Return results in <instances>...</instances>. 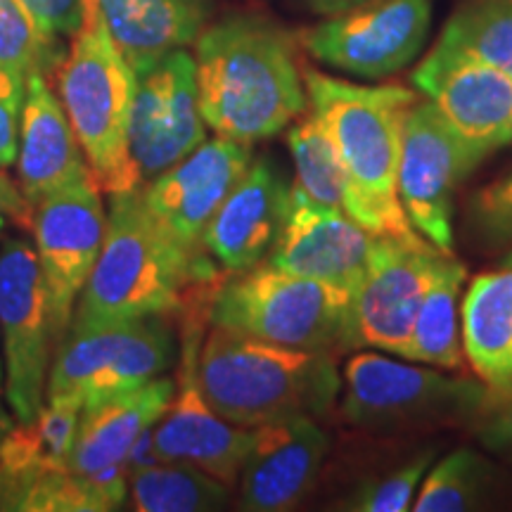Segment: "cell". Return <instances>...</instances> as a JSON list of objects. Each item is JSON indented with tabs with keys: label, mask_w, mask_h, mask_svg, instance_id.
Wrapping results in <instances>:
<instances>
[{
	"label": "cell",
	"mask_w": 512,
	"mask_h": 512,
	"mask_svg": "<svg viewBox=\"0 0 512 512\" xmlns=\"http://www.w3.org/2000/svg\"><path fill=\"white\" fill-rule=\"evenodd\" d=\"M197 98L214 136L254 145L306 112L294 41L264 17H228L195 41Z\"/></svg>",
	"instance_id": "1"
},
{
	"label": "cell",
	"mask_w": 512,
	"mask_h": 512,
	"mask_svg": "<svg viewBox=\"0 0 512 512\" xmlns=\"http://www.w3.org/2000/svg\"><path fill=\"white\" fill-rule=\"evenodd\" d=\"M304 83L306 112L328 136L354 190V221L380 238L420 240L399 197L403 124L418 95L403 86H361L316 69H306Z\"/></svg>",
	"instance_id": "2"
},
{
	"label": "cell",
	"mask_w": 512,
	"mask_h": 512,
	"mask_svg": "<svg viewBox=\"0 0 512 512\" xmlns=\"http://www.w3.org/2000/svg\"><path fill=\"white\" fill-rule=\"evenodd\" d=\"M100 256L74 306L69 330H93L181 309L185 294L214 273L209 259H192L147 211L140 185L114 192Z\"/></svg>",
	"instance_id": "3"
},
{
	"label": "cell",
	"mask_w": 512,
	"mask_h": 512,
	"mask_svg": "<svg viewBox=\"0 0 512 512\" xmlns=\"http://www.w3.org/2000/svg\"><path fill=\"white\" fill-rule=\"evenodd\" d=\"M197 384L223 418L240 427L328 415L342 392L335 354L292 349L211 325L197 349Z\"/></svg>",
	"instance_id": "4"
},
{
	"label": "cell",
	"mask_w": 512,
	"mask_h": 512,
	"mask_svg": "<svg viewBox=\"0 0 512 512\" xmlns=\"http://www.w3.org/2000/svg\"><path fill=\"white\" fill-rule=\"evenodd\" d=\"M57 93L102 192L138 188L128 155L136 72L107 31L98 0H88L83 27L55 72Z\"/></svg>",
	"instance_id": "5"
},
{
	"label": "cell",
	"mask_w": 512,
	"mask_h": 512,
	"mask_svg": "<svg viewBox=\"0 0 512 512\" xmlns=\"http://www.w3.org/2000/svg\"><path fill=\"white\" fill-rule=\"evenodd\" d=\"M354 294L264 264L233 273L209 299V323L306 351H354Z\"/></svg>",
	"instance_id": "6"
},
{
	"label": "cell",
	"mask_w": 512,
	"mask_h": 512,
	"mask_svg": "<svg viewBox=\"0 0 512 512\" xmlns=\"http://www.w3.org/2000/svg\"><path fill=\"white\" fill-rule=\"evenodd\" d=\"M342 415L358 430L389 434L420 427L475 425L489 384L432 370L422 363L358 351L342 373Z\"/></svg>",
	"instance_id": "7"
},
{
	"label": "cell",
	"mask_w": 512,
	"mask_h": 512,
	"mask_svg": "<svg viewBox=\"0 0 512 512\" xmlns=\"http://www.w3.org/2000/svg\"><path fill=\"white\" fill-rule=\"evenodd\" d=\"M176 354L174 330L164 316L69 330L53 354L46 399L76 396L91 406L162 377Z\"/></svg>",
	"instance_id": "8"
},
{
	"label": "cell",
	"mask_w": 512,
	"mask_h": 512,
	"mask_svg": "<svg viewBox=\"0 0 512 512\" xmlns=\"http://www.w3.org/2000/svg\"><path fill=\"white\" fill-rule=\"evenodd\" d=\"M0 347L10 413L17 422L34 420L46 403L55 342L36 247L19 238L0 245Z\"/></svg>",
	"instance_id": "9"
},
{
	"label": "cell",
	"mask_w": 512,
	"mask_h": 512,
	"mask_svg": "<svg viewBox=\"0 0 512 512\" xmlns=\"http://www.w3.org/2000/svg\"><path fill=\"white\" fill-rule=\"evenodd\" d=\"M482 162L437 107L418 98L403 124L399 197L415 233L439 252L453 254L456 190Z\"/></svg>",
	"instance_id": "10"
},
{
	"label": "cell",
	"mask_w": 512,
	"mask_h": 512,
	"mask_svg": "<svg viewBox=\"0 0 512 512\" xmlns=\"http://www.w3.org/2000/svg\"><path fill=\"white\" fill-rule=\"evenodd\" d=\"M430 29L432 0H370L306 29L302 46L337 72L384 79L422 53Z\"/></svg>",
	"instance_id": "11"
},
{
	"label": "cell",
	"mask_w": 512,
	"mask_h": 512,
	"mask_svg": "<svg viewBox=\"0 0 512 512\" xmlns=\"http://www.w3.org/2000/svg\"><path fill=\"white\" fill-rule=\"evenodd\" d=\"M31 233L46 280L55 349L69 332L74 306L98 261L107 233V209L95 178L53 192L34 207Z\"/></svg>",
	"instance_id": "12"
},
{
	"label": "cell",
	"mask_w": 512,
	"mask_h": 512,
	"mask_svg": "<svg viewBox=\"0 0 512 512\" xmlns=\"http://www.w3.org/2000/svg\"><path fill=\"white\" fill-rule=\"evenodd\" d=\"M207 140L197 98L195 57L188 50L159 57L136 72L128 155L143 185L188 157Z\"/></svg>",
	"instance_id": "13"
},
{
	"label": "cell",
	"mask_w": 512,
	"mask_h": 512,
	"mask_svg": "<svg viewBox=\"0 0 512 512\" xmlns=\"http://www.w3.org/2000/svg\"><path fill=\"white\" fill-rule=\"evenodd\" d=\"M413 83L479 157L512 143V76L439 38Z\"/></svg>",
	"instance_id": "14"
},
{
	"label": "cell",
	"mask_w": 512,
	"mask_h": 512,
	"mask_svg": "<svg viewBox=\"0 0 512 512\" xmlns=\"http://www.w3.org/2000/svg\"><path fill=\"white\" fill-rule=\"evenodd\" d=\"M444 254L422 238L377 235L351 306L356 349L406 356L422 299Z\"/></svg>",
	"instance_id": "15"
},
{
	"label": "cell",
	"mask_w": 512,
	"mask_h": 512,
	"mask_svg": "<svg viewBox=\"0 0 512 512\" xmlns=\"http://www.w3.org/2000/svg\"><path fill=\"white\" fill-rule=\"evenodd\" d=\"M252 159V145L207 138L181 162L140 185V195L166 238L192 259H207L204 230Z\"/></svg>",
	"instance_id": "16"
},
{
	"label": "cell",
	"mask_w": 512,
	"mask_h": 512,
	"mask_svg": "<svg viewBox=\"0 0 512 512\" xmlns=\"http://www.w3.org/2000/svg\"><path fill=\"white\" fill-rule=\"evenodd\" d=\"M375 238L361 223L313 202L292 183L283 228L266 264L354 294Z\"/></svg>",
	"instance_id": "17"
},
{
	"label": "cell",
	"mask_w": 512,
	"mask_h": 512,
	"mask_svg": "<svg viewBox=\"0 0 512 512\" xmlns=\"http://www.w3.org/2000/svg\"><path fill=\"white\" fill-rule=\"evenodd\" d=\"M197 349V335L192 332L183 349L174 399L155 422V446L166 463L200 467L233 489L252 448L254 430L233 425L204 399L197 384Z\"/></svg>",
	"instance_id": "18"
},
{
	"label": "cell",
	"mask_w": 512,
	"mask_h": 512,
	"mask_svg": "<svg viewBox=\"0 0 512 512\" xmlns=\"http://www.w3.org/2000/svg\"><path fill=\"white\" fill-rule=\"evenodd\" d=\"M328 453V432L311 415L254 427L252 448L238 479L240 508L249 512L294 510L316 486Z\"/></svg>",
	"instance_id": "19"
},
{
	"label": "cell",
	"mask_w": 512,
	"mask_h": 512,
	"mask_svg": "<svg viewBox=\"0 0 512 512\" xmlns=\"http://www.w3.org/2000/svg\"><path fill=\"white\" fill-rule=\"evenodd\" d=\"M290 185L271 159H252L204 230V249L230 273L264 264L285 221Z\"/></svg>",
	"instance_id": "20"
},
{
	"label": "cell",
	"mask_w": 512,
	"mask_h": 512,
	"mask_svg": "<svg viewBox=\"0 0 512 512\" xmlns=\"http://www.w3.org/2000/svg\"><path fill=\"white\" fill-rule=\"evenodd\" d=\"M88 178L93 174L60 95L53 93L48 76H29L17 145V185L24 200L36 207L53 192Z\"/></svg>",
	"instance_id": "21"
},
{
	"label": "cell",
	"mask_w": 512,
	"mask_h": 512,
	"mask_svg": "<svg viewBox=\"0 0 512 512\" xmlns=\"http://www.w3.org/2000/svg\"><path fill=\"white\" fill-rule=\"evenodd\" d=\"M174 394L176 382L162 375L143 387L83 406L74 448L67 460L69 470L86 475L124 463L140 434L166 413Z\"/></svg>",
	"instance_id": "22"
},
{
	"label": "cell",
	"mask_w": 512,
	"mask_h": 512,
	"mask_svg": "<svg viewBox=\"0 0 512 512\" xmlns=\"http://www.w3.org/2000/svg\"><path fill=\"white\" fill-rule=\"evenodd\" d=\"M107 31L133 72L200 38L209 0H98Z\"/></svg>",
	"instance_id": "23"
},
{
	"label": "cell",
	"mask_w": 512,
	"mask_h": 512,
	"mask_svg": "<svg viewBox=\"0 0 512 512\" xmlns=\"http://www.w3.org/2000/svg\"><path fill=\"white\" fill-rule=\"evenodd\" d=\"M463 351L489 389L512 384V266L482 273L467 287L463 304Z\"/></svg>",
	"instance_id": "24"
},
{
	"label": "cell",
	"mask_w": 512,
	"mask_h": 512,
	"mask_svg": "<svg viewBox=\"0 0 512 512\" xmlns=\"http://www.w3.org/2000/svg\"><path fill=\"white\" fill-rule=\"evenodd\" d=\"M465 275V266L456 259V254L441 256L415 318L411 342L403 356L406 361L444 370L463 366L465 351L460 347L458 318Z\"/></svg>",
	"instance_id": "25"
},
{
	"label": "cell",
	"mask_w": 512,
	"mask_h": 512,
	"mask_svg": "<svg viewBox=\"0 0 512 512\" xmlns=\"http://www.w3.org/2000/svg\"><path fill=\"white\" fill-rule=\"evenodd\" d=\"M138 512H211L230 503V486L188 463H157L128 477Z\"/></svg>",
	"instance_id": "26"
},
{
	"label": "cell",
	"mask_w": 512,
	"mask_h": 512,
	"mask_svg": "<svg viewBox=\"0 0 512 512\" xmlns=\"http://www.w3.org/2000/svg\"><path fill=\"white\" fill-rule=\"evenodd\" d=\"M287 147L294 162V185L323 207L354 219V190L318 121L304 112L287 131Z\"/></svg>",
	"instance_id": "27"
},
{
	"label": "cell",
	"mask_w": 512,
	"mask_h": 512,
	"mask_svg": "<svg viewBox=\"0 0 512 512\" xmlns=\"http://www.w3.org/2000/svg\"><path fill=\"white\" fill-rule=\"evenodd\" d=\"M494 470L472 448H456L434 460L413 501L415 512H465L484 503Z\"/></svg>",
	"instance_id": "28"
},
{
	"label": "cell",
	"mask_w": 512,
	"mask_h": 512,
	"mask_svg": "<svg viewBox=\"0 0 512 512\" xmlns=\"http://www.w3.org/2000/svg\"><path fill=\"white\" fill-rule=\"evenodd\" d=\"M439 38L512 76V0H463Z\"/></svg>",
	"instance_id": "29"
},
{
	"label": "cell",
	"mask_w": 512,
	"mask_h": 512,
	"mask_svg": "<svg viewBox=\"0 0 512 512\" xmlns=\"http://www.w3.org/2000/svg\"><path fill=\"white\" fill-rule=\"evenodd\" d=\"M62 53L22 0H0V69L29 81V76L57 72Z\"/></svg>",
	"instance_id": "30"
},
{
	"label": "cell",
	"mask_w": 512,
	"mask_h": 512,
	"mask_svg": "<svg viewBox=\"0 0 512 512\" xmlns=\"http://www.w3.org/2000/svg\"><path fill=\"white\" fill-rule=\"evenodd\" d=\"M437 458L434 448L415 453L406 463H401L394 470L366 479L356 486L351 494L339 503L342 510L354 512H403L411 510L418 489L425 479L427 470Z\"/></svg>",
	"instance_id": "31"
},
{
	"label": "cell",
	"mask_w": 512,
	"mask_h": 512,
	"mask_svg": "<svg viewBox=\"0 0 512 512\" xmlns=\"http://www.w3.org/2000/svg\"><path fill=\"white\" fill-rule=\"evenodd\" d=\"M467 219L484 245H512V171L472 197Z\"/></svg>",
	"instance_id": "32"
},
{
	"label": "cell",
	"mask_w": 512,
	"mask_h": 512,
	"mask_svg": "<svg viewBox=\"0 0 512 512\" xmlns=\"http://www.w3.org/2000/svg\"><path fill=\"white\" fill-rule=\"evenodd\" d=\"M475 425L479 444L512 463V384L489 389V401Z\"/></svg>",
	"instance_id": "33"
},
{
	"label": "cell",
	"mask_w": 512,
	"mask_h": 512,
	"mask_svg": "<svg viewBox=\"0 0 512 512\" xmlns=\"http://www.w3.org/2000/svg\"><path fill=\"white\" fill-rule=\"evenodd\" d=\"M24 95H27V81L0 69V169H8L17 162Z\"/></svg>",
	"instance_id": "34"
},
{
	"label": "cell",
	"mask_w": 512,
	"mask_h": 512,
	"mask_svg": "<svg viewBox=\"0 0 512 512\" xmlns=\"http://www.w3.org/2000/svg\"><path fill=\"white\" fill-rule=\"evenodd\" d=\"M36 22L55 38H72L83 27L88 0H22Z\"/></svg>",
	"instance_id": "35"
},
{
	"label": "cell",
	"mask_w": 512,
	"mask_h": 512,
	"mask_svg": "<svg viewBox=\"0 0 512 512\" xmlns=\"http://www.w3.org/2000/svg\"><path fill=\"white\" fill-rule=\"evenodd\" d=\"M8 221L19 223L22 228H31L34 221V207L24 200L19 185H15L0 169V228Z\"/></svg>",
	"instance_id": "36"
},
{
	"label": "cell",
	"mask_w": 512,
	"mask_h": 512,
	"mask_svg": "<svg viewBox=\"0 0 512 512\" xmlns=\"http://www.w3.org/2000/svg\"><path fill=\"white\" fill-rule=\"evenodd\" d=\"M157 463H164L162 456H159L157 446H155V425L147 427V430L140 434L136 439V444L131 446V451L126 453L124 458V465H126V472L128 477L136 475L140 470H147V467L157 465Z\"/></svg>",
	"instance_id": "37"
},
{
	"label": "cell",
	"mask_w": 512,
	"mask_h": 512,
	"mask_svg": "<svg viewBox=\"0 0 512 512\" xmlns=\"http://www.w3.org/2000/svg\"><path fill=\"white\" fill-rule=\"evenodd\" d=\"M370 3V0H306V5L318 15H337V12L358 8V5Z\"/></svg>",
	"instance_id": "38"
},
{
	"label": "cell",
	"mask_w": 512,
	"mask_h": 512,
	"mask_svg": "<svg viewBox=\"0 0 512 512\" xmlns=\"http://www.w3.org/2000/svg\"><path fill=\"white\" fill-rule=\"evenodd\" d=\"M19 510V501H17V491L12 486L10 477L5 475V470L0 467V512H12Z\"/></svg>",
	"instance_id": "39"
},
{
	"label": "cell",
	"mask_w": 512,
	"mask_h": 512,
	"mask_svg": "<svg viewBox=\"0 0 512 512\" xmlns=\"http://www.w3.org/2000/svg\"><path fill=\"white\" fill-rule=\"evenodd\" d=\"M3 396H5V363H3V347H0V434L10 427V415L3 408Z\"/></svg>",
	"instance_id": "40"
},
{
	"label": "cell",
	"mask_w": 512,
	"mask_h": 512,
	"mask_svg": "<svg viewBox=\"0 0 512 512\" xmlns=\"http://www.w3.org/2000/svg\"><path fill=\"white\" fill-rule=\"evenodd\" d=\"M501 266H512V249H510V252H508V254H505V256H503Z\"/></svg>",
	"instance_id": "41"
}]
</instances>
